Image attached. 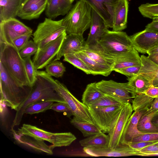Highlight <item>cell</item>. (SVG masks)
<instances>
[{
  "mask_svg": "<svg viewBox=\"0 0 158 158\" xmlns=\"http://www.w3.org/2000/svg\"><path fill=\"white\" fill-rule=\"evenodd\" d=\"M57 85L56 80L45 71H37V79L31 87L28 96L16 110L11 128L20 124L24 110L31 104L42 101L65 103L56 91Z\"/></svg>",
  "mask_w": 158,
  "mask_h": 158,
  "instance_id": "obj_1",
  "label": "cell"
},
{
  "mask_svg": "<svg viewBox=\"0 0 158 158\" xmlns=\"http://www.w3.org/2000/svg\"><path fill=\"white\" fill-rule=\"evenodd\" d=\"M0 63L18 85L23 88L30 87L23 58L13 45L0 43Z\"/></svg>",
  "mask_w": 158,
  "mask_h": 158,
  "instance_id": "obj_2",
  "label": "cell"
},
{
  "mask_svg": "<svg viewBox=\"0 0 158 158\" xmlns=\"http://www.w3.org/2000/svg\"><path fill=\"white\" fill-rule=\"evenodd\" d=\"M92 10L91 7L84 0L77 1L63 19V25L67 35H83L90 27Z\"/></svg>",
  "mask_w": 158,
  "mask_h": 158,
  "instance_id": "obj_3",
  "label": "cell"
},
{
  "mask_svg": "<svg viewBox=\"0 0 158 158\" xmlns=\"http://www.w3.org/2000/svg\"><path fill=\"white\" fill-rule=\"evenodd\" d=\"M0 71L1 102L16 110L28 97L31 87L18 85L1 63Z\"/></svg>",
  "mask_w": 158,
  "mask_h": 158,
  "instance_id": "obj_4",
  "label": "cell"
},
{
  "mask_svg": "<svg viewBox=\"0 0 158 158\" xmlns=\"http://www.w3.org/2000/svg\"><path fill=\"white\" fill-rule=\"evenodd\" d=\"M133 47L130 36L125 32L108 30L97 44L89 48L114 58L129 51Z\"/></svg>",
  "mask_w": 158,
  "mask_h": 158,
  "instance_id": "obj_5",
  "label": "cell"
},
{
  "mask_svg": "<svg viewBox=\"0 0 158 158\" xmlns=\"http://www.w3.org/2000/svg\"><path fill=\"white\" fill-rule=\"evenodd\" d=\"M17 131L21 134L48 141L52 144L50 146L53 149L56 147L69 146L77 139L70 132L52 133L28 124H23Z\"/></svg>",
  "mask_w": 158,
  "mask_h": 158,
  "instance_id": "obj_6",
  "label": "cell"
},
{
  "mask_svg": "<svg viewBox=\"0 0 158 158\" xmlns=\"http://www.w3.org/2000/svg\"><path fill=\"white\" fill-rule=\"evenodd\" d=\"M62 21L63 19L55 21L45 18L43 22L39 24L33 34V40L38 45V51L66 32Z\"/></svg>",
  "mask_w": 158,
  "mask_h": 158,
  "instance_id": "obj_7",
  "label": "cell"
},
{
  "mask_svg": "<svg viewBox=\"0 0 158 158\" xmlns=\"http://www.w3.org/2000/svg\"><path fill=\"white\" fill-rule=\"evenodd\" d=\"M133 110L131 104L127 102L123 106L113 120L109 130L108 147L113 149L121 144L122 134L128 121Z\"/></svg>",
  "mask_w": 158,
  "mask_h": 158,
  "instance_id": "obj_8",
  "label": "cell"
},
{
  "mask_svg": "<svg viewBox=\"0 0 158 158\" xmlns=\"http://www.w3.org/2000/svg\"><path fill=\"white\" fill-rule=\"evenodd\" d=\"M56 81V91L68 105L73 113V117L80 121L95 124L88 106L79 101L63 84L57 80Z\"/></svg>",
  "mask_w": 158,
  "mask_h": 158,
  "instance_id": "obj_9",
  "label": "cell"
},
{
  "mask_svg": "<svg viewBox=\"0 0 158 158\" xmlns=\"http://www.w3.org/2000/svg\"><path fill=\"white\" fill-rule=\"evenodd\" d=\"M32 33L31 28L15 18L0 21V43L11 44L18 37Z\"/></svg>",
  "mask_w": 158,
  "mask_h": 158,
  "instance_id": "obj_10",
  "label": "cell"
},
{
  "mask_svg": "<svg viewBox=\"0 0 158 158\" xmlns=\"http://www.w3.org/2000/svg\"><path fill=\"white\" fill-rule=\"evenodd\" d=\"M67 35L66 32H65L58 38L49 43L41 50L37 51L32 60L37 70L43 69L54 61Z\"/></svg>",
  "mask_w": 158,
  "mask_h": 158,
  "instance_id": "obj_11",
  "label": "cell"
},
{
  "mask_svg": "<svg viewBox=\"0 0 158 158\" xmlns=\"http://www.w3.org/2000/svg\"><path fill=\"white\" fill-rule=\"evenodd\" d=\"M123 105L106 107L89 106L88 107L95 123L103 132L108 133L113 120Z\"/></svg>",
  "mask_w": 158,
  "mask_h": 158,
  "instance_id": "obj_12",
  "label": "cell"
},
{
  "mask_svg": "<svg viewBox=\"0 0 158 158\" xmlns=\"http://www.w3.org/2000/svg\"><path fill=\"white\" fill-rule=\"evenodd\" d=\"M103 93L126 103L131 102L133 98L127 82L119 83L113 80H102L96 83Z\"/></svg>",
  "mask_w": 158,
  "mask_h": 158,
  "instance_id": "obj_13",
  "label": "cell"
},
{
  "mask_svg": "<svg viewBox=\"0 0 158 158\" xmlns=\"http://www.w3.org/2000/svg\"><path fill=\"white\" fill-rule=\"evenodd\" d=\"M84 153L91 156L121 157L132 156H144L140 151L133 149L127 145L121 144L115 148H83Z\"/></svg>",
  "mask_w": 158,
  "mask_h": 158,
  "instance_id": "obj_14",
  "label": "cell"
},
{
  "mask_svg": "<svg viewBox=\"0 0 158 158\" xmlns=\"http://www.w3.org/2000/svg\"><path fill=\"white\" fill-rule=\"evenodd\" d=\"M133 47L143 54L158 45V33L144 30L130 36Z\"/></svg>",
  "mask_w": 158,
  "mask_h": 158,
  "instance_id": "obj_15",
  "label": "cell"
},
{
  "mask_svg": "<svg viewBox=\"0 0 158 158\" xmlns=\"http://www.w3.org/2000/svg\"><path fill=\"white\" fill-rule=\"evenodd\" d=\"M86 47V41L83 35H67L54 61L59 60L62 57L67 54H76L82 52Z\"/></svg>",
  "mask_w": 158,
  "mask_h": 158,
  "instance_id": "obj_16",
  "label": "cell"
},
{
  "mask_svg": "<svg viewBox=\"0 0 158 158\" xmlns=\"http://www.w3.org/2000/svg\"><path fill=\"white\" fill-rule=\"evenodd\" d=\"M14 138L18 144L40 153L48 155L53 154V149L48 145L43 139L22 134L11 128Z\"/></svg>",
  "mask_w": 158,
  "mask_h": 158,
  "instance_id": "obj_17",
  "label": "cell"
},
{
  "mask_svg": "<svg viewBox=\"0 0 158 158\" xmlns=\"http://www.w3.org/2000/svg\"><path fill=\"white\" fill-rule=\"evenodd\" d=\"M47 4V0H23L17 16L25 20L38 19L45 10Z\"/></svg>",
  "mask_w": 158,
  "mask_h": 158,
  "instance_id": "obj_18",
  "label": "cell"
},
{
  "mask_svg": "<svg viewBox=\"0 0 158 158\" xmlns=\"http://www.w3.org/2000/svg\"><path fill=\"white\" fill-rule=\"evenodd\" d=\"M90 29L86 41L87 47H92L97 44L102 37L108 30L104 19L92 9Z\"/></svg>",
  "mask_w": 158,
  "mask_h": 158,
  "instance_id": "obj_19",
  "label": "cell"
},
{
  "mask_svg": "<svg viewBox=\"0 0 158 158\" xmlns=\"http://www.w3.org/2000/svg\"><path fill=\"white\" fill-rule=\"evenodd\" d=\"M104 20L108 27L112 28L114 6L120 0H84Z\"/></svg>",
  "mask_w": 158,
  "mask_h": 158,
  "instance_id": "obj_20",
  "label": "cell"
},
{
  "mask_svg": "<svg viewBox=\"0 0 158 158\" xmlns=\"http://www.w3.org/2000/svg\"><path fill=\"white\" fill-rule=\"evenodd\" d=\"M146 110L134 111L129 118L121 140V144L127 145L135 137L144 134L138 129L137 125L142 116Z\"/></svg>",
  "mask_w": 158,
  "mask_h": 158,
  "instance_id": "obj_21",
  "label": "cell"
},
{
  "mask_svg": "<svg viewBox=\"0 0 158 158\" xmlns=\"http://www.w3.org/2000/svg\"><path fill=\"white\" fill-rule=\"evenodd\" d=\"M129 2L120 0L114 6L113 18V31H122L127 27Z\"/></svg>",
  "mask_w": 158,
  "mask_h": 158,
  "instance_id": "obj_22",
  "label": "cell"
},
{
  "mask_svg": "<svg viewBox=\"0 0 158 158\" xmlns=\"http://www.w3.org/2000/svg\"><path fill=\"white\" fill-rule=\"evenodd\" d=\"M114 60L113 70L115 71L123 68L141 65V57L138 51L134 47L115 57Z\"/></svg>",
  "mask_w": 158,
  "mask_h": 158,
  "instance_id": "obj_23",
  "label": "cell"
},
{
  "mask_svg": "<svg viewBox=\"0 0 158 158\" xmlns=\"http://www.w3.org/2000/svg\"><path fill=\"white\" fill-rule=\"evenodd\" d=\"M140 57L141 65L138 74L144 77L151 85L158 87V65L144 55Z\"/></svg>",
  "mask_w": 158,
  "mask_h": 158,
  "instance_id": "obj_24",
  "label": "cell"
},
{
  "mask_svg": "<svg viewBox=\"0 0 158 158\" xmlns=\"http://www.w3.org/2000/svg\"><path fill=\"white\" fill-rule=\"evenodd\" d=\"M72 4L69 0H51L47 4L45 15L48 18L51 19L60 15H64L72 8Z\"/></svg>",
  "mask_w": 158,
  "mask_h": 158,
  "instance_id": "obj_25",
  "label": "cell"
},
{
  "mask_svg": "<svg viewBox=\"0 0 158 158\" xmlns=\"http://www.w3.org/2000/svg\"><path fill=\"white\" fill-rule=\"evenodd\" d=\"M75 54L85 63L91 74L108 76L113 71L111 67L96 62L89 57L82 51Z\"/></svg>",
  "mask_w": 158,
  "mask_h": 158,
  "instance_id": "obj_26",
  "label": "cell"
},
{
  "mask_svg": "<svg viewBox=\"0 0 158 158\" xmlns=\"http://www.w3.org/2000/svg\"><path fill=\"white\" fill-rule=\"evenodd\" d=\"M23 0H0V21L15 18Z\"/></svg>",
  "mask_w": 158,
  "mask_h": 158,
  "instance_id": "obj_27",
  "label": "cell"
},
{
  "mask_svg": "<svg viewBox=\"0 0 158 158\" xmlns=\"http://www.w3.org/2000/svg\"><path fill=\"white\" fill-rule=\"evenodd\" d=\"M128 85L133 98L137 95L144 93L151 85L148 81L141 74L127 78Z\"/></svg>",
  "mask_w": 158,
  "mask_h": 158,
  "instance_id": "obj_28",
  "label": "cell"
},
{
  "mask_svg": "<svg viewBox=\"0 0 158 158\" xmlns=\"http://www.w3.org/2000/svg\"><path fill=\"white\" fill-rule=\"evenodd\" d=\"M109 137L104 133L102 132L94 135L79 141L83 148H98L108 146Z\"/></svg>",
  "mask_w": 158,
  "mask_h": 158,
  "instance_id": "obj_29",
  "label": "cell"
},
{
  "mask_svg": "<svg viewBox=\"0 0 158 158\" xmlns=\"http://www.w3.org/2000/svg\"><path fill=\"white\" fill-rule=\"evenodd\" d=\"M105 94L97 86L96 83H92L87 85L82 95V102L89 106L103 96Z\"/></svg>",
  "mask_w": 158,
  "mask_h": 158,
  "instance_id": "obj_30",
  "label": "cell"
},
{
  "mask_svg": "<svg viewBox=\"0 0 158 158\" xmlns=\"http://www.w3.org/2000/svg\"><path fill=\"white\" fill-rule=\"evenodd\" d=\"M70 122L82 133L85 137H88L102 132L95 124L78 120L74 117Z\"/></svg>",
  "mask_w": 158,
  "mask_h": 158,
  "instance_id": "obj_31",
  "label": "cell"
},
{
  "mask_svg": "<svg viewBox=\"0 0 158 158\" xmlns=\"http://www.w3.org/2000/svg\"><path fill=\"white\" fill-rule=\"evenodd\" d=\"M155 113L147 111L142 116L137 125L138 128L140 131L144 134L158 132V127L154 125L151 121Z\"/></svg>",
  "mask_w": 158,
  "mask_h": 158,
  "instance_id": "obj_32",
  "label": "cell"
},
{
  "mask_svg": "<svg viewBox=\"0 0 158 158\" xmlns=\"http://www.w3.org/2000/svg\"><path fill=\"white\" fill-rule=\"evenodd\" d=\"M82 52L96 62L110 66L113 69L114 63V57L105 55L98 51L87 47Z\"/></svg>",
  "mask_w": 158,
  "mask_h": 158,
  "instance_id": "obj_33",
  "label": "cell"
},
{
  "mask_svg": "<svg viewBox=\"0 0 158 158\" xmlns=\"http://www.w3.org/2000/svg\"><path fill=\"white\" fill-rule=\"evenodd\" d=\"M154 98L144 93L137 95L131 102L133 111L148 110L150 108Z\"/></svg>",
  "mask_w": 158,
  "mask_h": 158,
  "instance_id": "obj_34",
  "label": "cell"
},
{
  "mask_svg": "<svg viewBox=\"0 0 158 158\" xmlns=\"http://www.w3.org/2000/svg\"><path fill=\"white\" fill-rule=\"evenodd\" d=\"M54 102L52 101H42L31 104L25 108L24 114H33L44 112L50 109Z\"/></svg>",
  "mask_w": 158,
  "mask_h": 158,
  "instance_id": "obj_35",
  "label": "cell"
},
{
  "mask_svg": "<svg viewBox=\"0 0 158 158\" xmlns=\"http://www.w3.org/2000/svg\"><path fill=\"white\" fill-rule=\"evenodd\" d=\"M45 68V71L48 75L57 78L62 77L66 71L65 67L58 60L52 61Z\"/></svg>",
  "mask_w": 158,
  "mask_h": 158,
  "instance_id": "obj_36",
  "label": "cell"
},
{
  "mask_svg": "<svg viewBox=\"0 0 158 158\" xmlns=\"http://www.w3.org/2000/svg\"><path fill=\"white\" fill-rule=\"evenodd\" d=\"M126 103H127L114 97L105 94L101 98L89 106L104 107L121 106Z\"/></svg>",
  "mask_w": 158,
  "mask_h": 158,
  "instance_id": "obj_37",
  "label": "cell"
},
{
  "mask_svg": "<svg viewBox=\"0 0 158 158\" xmlns=\"http://www.w3.org/2000/svg\"><path fill=\"white\" fill-rule=\"evenodd\" d=\"M23 58L29 85L31 87L37 79L38 70L36 69L31 56Z\"/></svg>",
  "mask_w": 158,
  "mask_h": 158,
  "instance_id": "obj_38",
  "label": "cell"
},
{
  "mask_svg": "<svg viewBox=\"0 0 158 158\" xmlns=\"http://www.w3.org/2000/svg\"><path fill=\"white\" fill-rule=\"evenodd\" d=\"M64 61L67 62L87 74H91L85 63L75 54H67L64 56Z\"/></svg>",
  "mask_w": 158,
  "mask_h": 158,
  "instance_id": "obj_39",
  "label": "cell"
},
{
  "mask_svg": "<svg viewBox=\"0 0 158 158\" xmlns=\"http://www.w3.org/2000/svg\"><path fill=\"white\" fill-rule=\"evenodd\" d=\"M138 9L144 17L152 19L158 16V4H143L138 7Z\"/></svg>",
  "mask_w": 158,
  "mask_h": 158,
  "instance_id": "obj_40",
  "label": "cell"
},
{
  "mask_svg": "<svg viewBox=\"0 0 158 158\" xmlns=\"http://www.w3.org/2000/svg\"><path fill=\"white\" fill-rule=\"evenodd\" d=\"M38 50V45L33 40L28 41L25 46L19 52L21 56L24 58L35 55Z\"/></svg>",
  "mask_w": 158,
  "mask_h": 158,
  "instance_id": "obj_41",
  "label": "cell"
},
{
  "mask_svg": "<svg viewBox=\"0 0 158 158\" xmlns=\"http://www.w3.org/2000/svg\"><path fill=\"white\" fill-rule=\"evenodd\" d=\"M50 109L57 112H62L64 115L69 118L73 116L72 110L66 103L56 102L53 103Z\"/></svg>",
  "mask_w": 158,
  "mask_h": 158,
  "instance_id": "obj_42",
  "label": "cell"
},
{
  "mask_svg": "<svg viewBox=\"0 0 158 158\" xmlns=\"http://www.w3.org/2000/svg\"><path fill=\"white\" fill-rule=\"evenodd\" d=\"M31 35L27 34L21 36L15 40L11 45L19 52L26 44Z\"/></svg>",
  "mask_w": 158,
  "mask_h": 158,
  "instance_id": "obj_43",
  "label": "cell"
},
{
  "mask_svg": "<svg viewBox=\"0 0 158 158\" xmlns=\"http://www.w3.org/2000/svg\"><path fill=\"white\" fill-rule=\"evenodd\" d=\"M147 141L158 142V132L144 134L137 136L132 140L131 142Z\"/></svg>",
  "mask_w": 158,
  "mask_h": 158,
  "instance_id": "obj_44",
  "label": "cell"
},
{
  "mask_svg": "<svg viewBox=\"0 0 158 158\" xmlns=\"http://www.w3.org/2000/svg\"><path fill=\"white\" fill-rule=\"evenodd\" d=\"M141 66H135L128 67L118 70L115 72L127 76L128 78H131L138 73Z\"/></svg>",
  "mask_w": 158,
  "mask_h": 158,
  "instance_id": "obj_45",
  "label": "cell"
},
{
  "mask_svg": "<svg viewBox=\"0 0 158 158\" xmlns=\"http://www.w3.org/2000/svg\"><path fill=\"white\" fill-rule=\"evenodd\" d=\"M157 141L140 142H131L128 145L131 148L140 151L143 148L154 144Z\"/></svg>",
  "mask_w": 158,
  "mask_h": 158,
  "instance_id": "obj_46",
  "label": "cell"
},
{
  "mask_svg": "<svg viewBox=\"0 0 158 158\" xmlns=\"http://www.w3.org/2000/svg\"><path fill=\"white\" fill-rule=\"evenodd\" d=\"M144 154V156H148L149 155L158 152V146L155 143L147 146L140 151Z\"/></svg>",
  "mask_w": 158,
  "mask_h": 158,
  "instance_id": "obj_47",
  "label": "cell"
},
{
  "mask_svg": "<svg viewBox=\"0 0 158 158\" xmlns=\"http://www.w3.org/2000/svg\"><path fill=\"white\" fill-rule=\"evenodd\" d=\"M152 19V21L146 26L145 29L158 33V16Z\"/></svg>",
  "mask_w": 158,
  "mask_h": 158,
  "instance_id": "obj_48",
  "label": "cell"
},
{
  "mask_svg": "<svg viewBox=\"0 0 158 158\" xmlns=\"http://www.w3.org/2000/svg\"><path fill=\"white\" fill-rule=\"evenodd\" d=\"M144 93L153 98L158 97V87L151 85Z\"/></svg>",
  "mask_w": 158,
  "mask_h": 158,
  "instance_id": "obj_49",
  "label": "cell"
},
{
  "mask_svg": "<svg viewBox=\"0 0 158 158\" xmlns=\"http://www.w3.org/2000/svg\"><path fill=\"white\" fill-rule=\"evenodd\" d=\"M147 111L154 113L158 111V97L154 98L150 108Z\"/></svg>",
  "mask_w": 158,
  "mask_h": 158,
  "instance_id": "obj_50",
  "label": "cell"
},
{
  "mask_svg": "<svg viewBox=\"0 0 158 158\" xmlns=\"http://www.w3.org/2000/svg\"><path fill=\"white\" fill-rule=\"evenodd\" d=\"M148 57L152 62L158 65V53L149 55Z\"/></svg>",
  "mask_w": 158,
  "mask_h": 158,
  "instance_id": "obj_51",
  "label": "cell"
},
{
  "mask_svg": "<svg viewBox=\"0 0 158 158\" xmlns=\"http://www.w3.org/2000/svg\"><path fill=\"white\" fill-rule=\"evenodd\" d=\"M151 121L154 125L158 127V111L155 113L152 118Z\"/></svg>",
  "mask_w": 158,
  "mask_h": 158,
  "instance_id": "obj_52",
  "label": "cell"
},
{
  "mask_svg": "<svg viewBox=\"0 0 158 158\" xmlns=\"http://www.w3.org/2000/svg\"><path fill=\"white\" fill-rule=\"evenodd\" d=\"M158 53V45L149 50L147 53L148 55L154 53Z\"/></svg>",
  "mask_w": 158,
  "mask_h": 158,
  "instance_id": "obj_53",
  "label": "cell"
},
{
  "mask_svg": "<svg viewBox=\"0 0 158 158\" xmlns=\"http://www.w3.org/2000/svg\"><path fill=\"white\" fill-rule=\"evenodd\" d=\"M70 2L71 3H72V2H73V1L74 0H69Z\"/></svg>",
  "mask_w": 158,
  "mask_h": 158,
  "instance_id": "obj_54",
  "label": "cell"
},
{
  "mask_svg": "<svg viewBox=\"0 0 158 158\" xmlns=\"http://www.w3.org/2000/svg\"><path fill=\"white\" fill-rule=\"evenodd\" d=\"M155 144L156 146H158V142L155 143Z\"/></svg>",
  "mask_w": 158,
  "mask_h": 158,
  "instance_id": "obj_55",
  "label": "cell"
},
{
  "mask_svg": "<svg viewBox=\"0 0 158 158\" xmlns=\"http://www.w3.org/2000/svg\"><path fill=\"white\" fill-rule=\"evenodd\" d=\"M47 1H48V4L50 2L51 0H47Z\"/></svg>",
  "mask_w": 158,
  "mask_h": 158,
  "instance_id": "obj_56",
  "label": "cell"
}]
</instances>
